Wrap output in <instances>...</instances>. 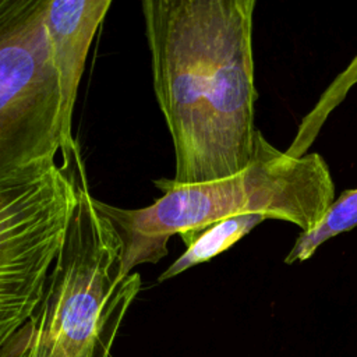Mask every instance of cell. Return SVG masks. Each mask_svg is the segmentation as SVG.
Instances as JSON below:
<instances>
[{"mask_svg": "<svg viewBox=\"0 0 357 357\" xmlns=\"http://www.w3.org/2000/svg\"><path fill=\"white\" fill-rule=\"evenodd\" d=\"M46 4L0 0V185L54 165L63 146Z\"/></svg>", "mask_w": 357, "mask_h": 357, "instance_id": "cell-4", "label": "cell"}, {"mask_svg": "<svg viewBox=\"0 0 357 357\" xmlns=\"http://www.w3.org/2000/svg\"><path fill=\"white\" fill-rule=\"evenodd\" d=\"M110 0H47L45 25L61 93L63 166L81 160L73 138V114L78 85L95 33L107 14Z\"/></svg>", "mask_w": 357, "mask_h": 357, "instance_id": "cell-6", "label": "cell"}, {"mask_svg": "<svg viewBox=\"0 0 357 357\" xmlns=\"http://www.w3.org/2000/svg\"><path fill=\"white\" fill-rule=\"evenodd\" d=\"M255 0H144L158 106L176 184L234 176L254 153Z\"/></svg>", "mask_w": 357, "mask_h": 357, "instance_id": "cell-1", "label": "cell"}, {"mask_svg": "<svg viewBox=\"0 0 357 357\" xmlns=\"http://www.w3.org/2000/svg\"><path fill=\"white\" fill-rule=\"evenodd\" d=\"M75 201L57 163L0 185V349L38 307Z\"/></svg>", "mask_w": 357, "mask_h": 357, "instance_id": "cell-5", "label": "cell"}, {"mask_svg": "<svg viewBox=\"0 0 357 357\" xmlns=\"http://www.w3.org/2000/svg\"><path fill=\"white\" fill-rule=\"evenodd\" d=\"M93 199L81 177L42 298L0 357H110L141 276L124 275L123 238Z\"/></svg>", "mask_w": 357, "mask_h": 357, "instance_id": "cell-3", "label": "cell"}, {"mask_svg": "<svg viewBox=\"0 0 357 357\" xmlns=\"http://www.w3.org/2000/svg\"><path fill=\"white\" fill-rule=\"evenodd\" d=\"M262 215H237L223 219L202 231L180 234L187 250L159 276V282L173 279L188 268L206 262L234 245L241 237L264 222Z\"/></svg>", "mask_w": 357, "mask_h": 357, "instance_id": "cell-7", "label": "cell"}, {"mask_svg": "<svg viewBox=\"0 0 357 357\" xmlns=\"http://www.w3.org/2000/svg\"><path fill=\"white\" fill-rule=\"evenodd\" d=\"M153 184L165 194L145 208L124 209L93 199L123 238L124 275L166 257L172 236L198 233L223 219L250 213L293 223L305 233L335 201V183L319 153L289 155L259 130L252 158L240 173L197 184H176L172 178Z\"/></svg>", "mask_w": 357, "mask_h": 357, "instance_id": "cell-2", "label": "cell"}, {"mask_svg": "<svg viewBox=\"0 0 357 357\" xmlns=\"http://www.w3.org/2000/svg\"><path fill=\"white\" fill-rule=\"evenodd\" d=\"M357 226V188L347 190L333 201L319 223L310 231L301 233L293 248L286 255L284 262L305 261L314 255L317 248L331 237Z\"/></svg>", "mask_w": 357, "mask_h": 357, "instance_id": "cell-8", "label": "cell"}]
</instances>
